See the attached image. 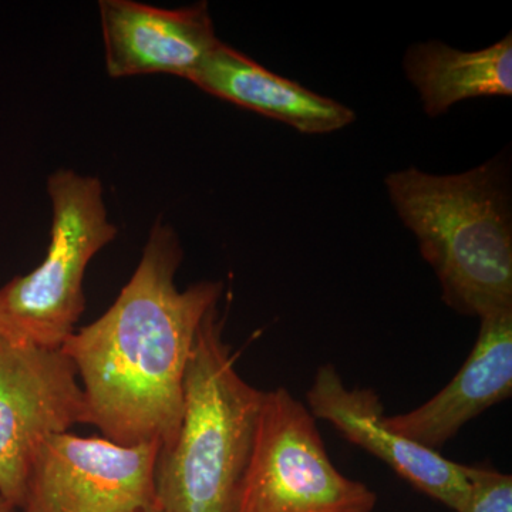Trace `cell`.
<instances>
[{
	"label": "cell",
	"instance_id": "cell-1",
	"mask_svg": "<svg viewBox=\"0 0 512 512\" xmlns=\"http://www.w3.org/2000/svg\"><path fill=\"white\" fill-rule=\"evenodd\" d=\"M183 256L174 229L157 221L119 298L62 346L83 389L86 424L121 446L165 447L180 427L195 336L224 289L201 281L180 291Z\"/></svg>",
	"mask_w": 512,
	"mask_h": 512
},
{
	"label": "cell",
	"instance_id": "cell-2",
	"mask_svg": "<svg viewBox=\"0 0 512 512\" xmlns=\"http://www.w3.org/2000/svg\"><path fill=\"white\" fill-rule=\"evenodd\" d=\"M387 192L460 315L512 311L510 164L503 157L461 174L416 167L387 175Z\"/></svg>",
	"mask_w": 512,
	"mask_h": 512
},
{
	"label": "cell",
	"instance_id": "cell-3",
	"mask_svg": "<svg viewBox=\"0 0 512 512\" xmlns=\"http://www.w3.org/2000/svg\"><path fill=\"white\" fill-rule=\"evenodd\" d=\"M265 392L239 375L218 306L202 319L184 377L180 427L154 468L163 512H234Z\"/></svg>",
	"mask_w": 512,
	"mask_h": 512
},
{
	"label": "cell",
	"instance_id": "cell-4",
	"mask_svg": "<svg viewBox=\"0 0 512 512\" xmlns=\"http://www.w3.org/2000/svg\"><path fill=\"white\" fill-rule=\"evenodd\" d=\"M47 194L53 210L49 249L35 271L0 289V335L62 349L86 309L87 266L114 241L117 228L97 177L62 168L47 178Z\"/></svg>",
	"mask_w": 512,
	"mask_h": 512
},
{
	"label": "cell",
	"instance_id": "cell-5",
	"mask_svg": "<svg viewBox=\"0 0 512 512\" xmlns=\"http://www.w3.org/2000/svg\"><path fill=\"white\" fill-rule=\"evenodd\" d=\"M377 494L340 473L316 419L285 387L265 392L234 512H373Z\"/></svg>",
	"mask_w": 512,
	"mask_h": 512
},
{
	"label": "cell",
	"instance_id": "cell-6",
	"mask_svg": "<svg viewBox=\"0 0 512 512\" xmlns=\"http://www.w3.org/2000/svg\"><path fill=\"white\" fill-rule=\"evenodd\" d=\"M76 424L86 407L72 360L0 335V495L19 510L37 448Z\"/></svg>",
	"mask_w": 512,
	"mask_h": 512
},
{
	"label": "cell",
	"instance_id": "cell-7",
	"mask_svg": "<svg viewBox=\"0 0 512 512\" xmlns=\"http://www.w3.org/2000/svg\"><path fill=\"white\" fill-rule=\"evenodd\" d=\"M160 444L53 434L37 448L22 512H141L156 503Z\"/></svg>",
	"mask_w": 512,
	"mask_h": 512
},
{
	"label": "cell",
	"instance_id": "cell-8",
	"mask_svg": "<svg viewBox=\"0 0 512 512\" xmlns=\"http://www.w3.org/2000/svg\"><path fill=\"white\" fill-rule=\"evenodd\" d=\"M306 402L316 420L328 421L349 443L382 460L421 493L448 510H463L468 498L464 464L390 429L375 390L350 389L335 366L323 365L316 370Z\"/></svg>",
	"mask_w": 512,
	"mask_h": 512
},
{
	"label": "cell",
	"instance_id": "cell-9",
	"mask_svg": "<svg viewBox=\"0 0 512 512\" xmlns=\"http://www.w3.org/2000/svg\"><path fill=\"white\" fill-rule=\"evenodd\" d=\"M106 70L113 79L170 74L190 80L220 43L205 2L163 9L134 0H100Z\"/></svg>",
	"mask_w": 512,
	"mask_h": 512
},
{
	"label": "cell",
	"instance_id": "cell-10",
	"mask_svg": "<svg viewBox=\"0 0 512 512\" xmlns=\"http://www.w3.org/2000/svg\"><path fill=\"white\" fill-rule=\"evenodd\" d=\"M512 394V311L480 318L476 345L444 389L386 424L421 446L439 451L460 430Z\"/></svg>",
	"mask_w": 512,
	"mask_h": 512
},
{
	"label": "cell",
	"instance_id": "cell-11",
	"mask_svg": "<svg viewBox=\"0 0 512 512\" xmlns=\"http://www.w3.org/2000/svg\"><path fill=\"white\" fill-rule=\"evenodd\" d=\"M188 82L211 96L281 121L303 134L333 133L356 120L355 111L345 104L265 69L221 40Z\"/></svg>",
	"mask_w": 512,
	"mask_h": 512
},
{
	"label": "cell",
	"instance_id": "cell-12",
	"mask_svg": "<svg viewBox=\"0 0 512 512\" xmlns=\"http://www.w3.org/2000/svg\"><path fill=\"white\" fill-rule=\"evenodd\" d=\"M407 79L430 117L460 101L512 96V36L477 52H463L439 40L414 43L403 59Z\"/></svg>",
	"mask_w": 512,
	"mask_h": 512
},
{
	"label": "cell",
	"instance_id": "cell-13",
	"mask_svg": "<svg viewBox=\"0 0 512 512\" xmlns=\"http://www.w3.org/2000/svg\"><path fill=\"white\" fill-rule=\"evenodd\" d=\"M468 498L460 512H512V477L487 464H464Z\"/></svg>",
	"mask_w": 512,
	"mask_h": 512
},
{
	"label": "cell",
	"instance_id": "cell-14",
	"mask_svg": "<svg viewBox=\"0 0 512 512\" xmlns=\"http://www.w3.org/2000/svg\"><path fill=\"white\" fill-rule=\"evenodd\" d=\"M18 508L0 495V512H15Z\"/></svg>",
	"mask_w": 512,
	"mask_h": 512
},
{
	"label": "cell",
	"instance_id": "cell-15",
	"mask_svg": "<svg viewBox=\"0 0 512 512\" xmlns=\"http://www.w3.org/2000/svg\"><path fill=\"white\" fill-rule=\"evenodd\" d=\"M141 512H163V511H161L160 508L157 507V504L154 503L153 505H151V507H148V508H146V510L141 511Z\"/></svg>",
	"mask_w": 512,
	"mask_h": 512
}]
</instances>
